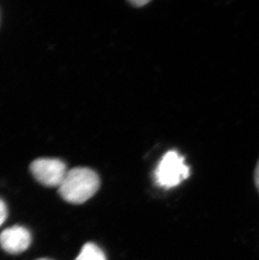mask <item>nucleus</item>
<instances>
[{
  "label": "nucleus",
  "instance_id": "1",
  "mask_svg": "<svg viewBox=\"0 0 259 260\" xmlns=\"http://www.w3.org/2000/svg\"><path fill=\"white\" fill-rule=\"evenodd\" d=\"M101 179L88 168H74L69 170L58 187L61 198L69 203L79 205L87 202L98 191Z\"/></svg>",
  "mask_w": 259,
  "mask_h": 260
},
{
  "label": "nucleus",
  "instance_id": "2",
  "mask_svg": "<svg viewBox=\"0 0 259 260\" xmlns=\"http://www.w3.org/2000/svg\"><path fill=\"white\" fill-rule=\"evenodd\" d=\"M188 176L189 168L185 165L184 157L177 151L165 153L154 173L156 184L165 189L178 186Z\"/></svg>",
  "mask_w": 259,
  "mask_h": 260
},
{
  "label": "nucleus",
  "instance_id": "3",
  "mask_svg": "<svg viewBox=\"0 0 259 260\" xmlns=\"http://www.w3.org/2000/svg\"><path fill=\"white\" fill-rule=\"evenodd\" d=\"M32 175L37 181L47 187L58 188L69 170L65 162L58 158L41 157L34 160L29 166Z\"/></svg>",
  "mask_w": 259,
  "mask_h": 260
},
{
  "label": "nucleus",
  "instance_id": "4",
  "mask_svg": "<svg viewBox=\"0 0 259 260\" xmlns=\"http://www.w3.org/2000/svg\"><path fill=\"white\" fill-rule=\"evenodd\" d=\"M30 243L31 234L25 226H11L0 233V247L10 254L25 252Z\"/></svg>",
  "mask_w": 259,
  "mask_h": 260
},
{
  "label": "nucleus",
  "instance_id": "5",
  "mask_svg": "<svg viewBox=\"0 0 259 260\" xmlns=\"http://www.w3.org/2000/svg\"><path fill=\"white\" fill-rule=\"evenodd\" d=\"M75 260H106L101 248L93 243H86Z\"/></svg>",
  "mask_w": 259,
  "mask_h": 260
},
{
  "label": "nucleus",
  "instance_id": "6",
  "mask_svg": "<svg viewBox=\"0 0 259 260\" xmlns=\"http://www.w3.org/2000/svg\"><path fill=\"white\" fill-rule=\"evenodd\" d=\"M8 217V209L6 204L0 199V226L6 221Z\"/></svg>",
  "mask_w": 259,
  "mask_h": 260
},
{
  "label": "nucleus",
  "instance_id": "7",
  "mask_svg": "<svg viewBox=\"0 0 259 260\" xmlns=\"http://www.w3.org/2000/svg\"><path fill=\"white\" fill-rule=\"evenodd\" d=\"M254 181L256 187H257V190L259 192V160L258 162H257V166H256V169H255Z\"/></svg>",
  "mask_w": 259,
  "mask_h": 260
},
{
  "label": "nucleus",
  "instance_id": "8",
  "mask_svg": "<svg viewBox=\"0 0 259 260\" xmlns=\"http://www.w3.org/2000/svg\"><path fill=\"white\" fill-rule=\"evenodd\" d=\"M147 3H148V1H134V2H132V4H133V5H137L138 7H140L141 5H146Z\"/></svg>",
  "mask_w": 259,
  "mask_h": 260
},
{
  "label": "nucleus",
  "instance_id": "9",
  "mask_svg": "<svg viewBox=\"0 0 259 260\" xmlns=\"http://www.w3.org/2000/svg\"><path fill=\"white\" fill-rule=\"evenodd\" d=\"M37 260H49V259H47V258H40V259H37Z\"/></svg>",
  "mask_w": 259,
  "mask_h": 260
}]
</instances>
